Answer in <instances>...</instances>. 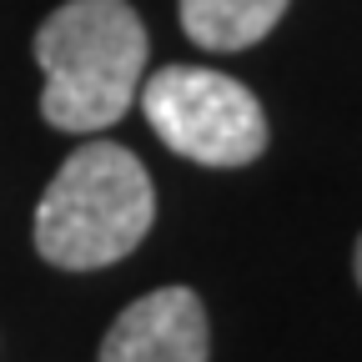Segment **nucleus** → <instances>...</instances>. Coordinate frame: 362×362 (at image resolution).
I'll use <instances>...</instances> for the list:
<instances>
[{
    "label": "nucleus",
    "instance_id": "nucleus-1",
    "mask_svg": "<svg viewBox=\"0 0 362 362\" xmlns=\"http://www.w3.org/2000/svg\"><path fill=\"white\" fill-rule=\"evenodd\" d=\"M35 61L45 71L40 116L56 131L116 126L146 76V25L131 0H66L35 30Z\"/></svg>",
    "mask_w": 362,
    "mask_h": 362
},
{
    "label": "nucleus",
    "instance_id": "nucleus-2",
    "mask_svg": "<svg viewBox=\"0 0 362 362\" xmlns=\"http://www.w3.org/2000/svg\"><path fill=\"white\" fill-rule=\"evenodd\" d=\"M156 221V187L116 141L76 146L35 206V252L61 272H96L131 257Z\"/></svg>",
    "mask_w": 362,
    "mask_h": 362
},
{
    "label": "nucleus",
    "instance_id": "nucleus-3",
    "mask_svg": "<svg viewBox=\"0 0 362 362\" xmlns=\"http://www.w3.org/2000/svg\"><path fill=\"white\" fill-rule=\"evenodd\" d=\"M141 111L161 141L197 166H252L267 151V111L252 90L206 66H161L141 76Z\"/></svg>",
    "mask_w": 362,
    "mask_h": 362
},
{
    "label": "nucleus",
    "instance_id": "nucleus-4",
    "mask_svg": "<svg viewBox=\"0 0 362 362\" xmlns=\"http://www.w3.org/2000/svg\"><path fill=\"white\" fill-rule=\"evenodd\" d=\"M206 357H211V322L202 297L192 287H156L111 322L96 362H206Z\"/></svg>",
    "mask_w": 362,
    "mask_h": 362
},
{
    "label": "nucleus",
    "instance_id": "nucleus-5",
    "mask_svg": "<svg viewBox=\"0 0 362 362\" xmlns=\"http://www.w3.org/2000/svg\"><path fill=\"white\" fill-rule=\"evenodd\" d=\"M292 0H181V30L202 51H247L267 40Z\"/></svg>",
    "mask_w": 362,
    "mask_h": 362
},
{
    "label": "nucleus",
    "instance_id": "nucleus-6",
    "mask_svg": "<svg viewBox=\"0 0 362 362\" xmlns=\"http://www.w3.org/2000/svg\"><path fill=\"white\" fill-rule=\"evenodd\" d=\"M352 272H357V287H362V237H357V252H352Z\"/></svg>",
    "mask_w": 362,
    "mask_h": 362
}]
</instances>
